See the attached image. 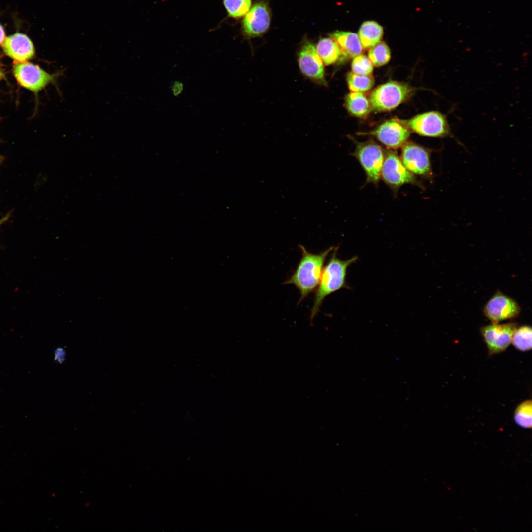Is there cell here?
<instances>
[{
    "mask_svg": "<svg viewBox=\"0 0 532 532\" xmlns=\"http://www.w3.org/2000/svg\"><path fill=\"white\" fill-rule=\"evenodd\" d=\"M383 34L382 27L373 21L364 22L359 30V37L363 47L371 48L380 42Z\"/></svg>",
    "mask_w": 532,
    "mask_h": 532,
    "instance_id": "obj_16",
    "label": "cell"
},
{
    "mask_svg": "<svg viewBox=\"0 0 532 532\" xmlns=\"http://www.w3.org/2000/svg\"><path fill=\"white\" fill-rule=\"evenodd\" d=\"M4 220V219L0 220V224L2 223V222Z\"/></svg>",
    "mask_w": 532,
    "mask_h": 532,
    "instance_id": "obj_29",
    "label": "cell"
},
{
    "mask_svg": "<svg viewBox=\"0 0 532 532\" xmlns=\"http://www.w3.org/2000/svg\"><path fill=\"white\" fill-rule=\"evenodd\" d=\"M270 20L267 5L264 2H257L245 15L242 23L243 33L249 38L261 35L268 29Z\"/></svg>",
    "mask_w": 532,
    "mask_h": 532,
    "instance_id": "obj_13",
    "label": "cell"
},
{
    "mask_svg": "<svg viewBox=\"0 0 532 532\" xmlns=\"http://www.w3.org/2000/svg\"><path fill=\"white\" fill-rule=\"evenodd\" d=\"M223 4L229 17L238 19L248 12L252 2L251 0H223Z\"/></svg>",
    "mask_w": 532,
    "mask_h": 532,
    "instance_id": "obj_21",
    "label": "cell"
},
{
    "mask_svg": "<svg viewBox=\"0 0 532 532\" xmlns=\"http://www.w3.org/2000/svg\"><path fill=\"white\" fill-rule=\"evenodd\" d=\"M368 58L373 66H381L387 64L390 59V49L385 43L380 42L370 48Z\"/></svg>",
    "mask_w": 532,
    "mask_h": 532,
    "instance_id": "obj_23",
    "label": "cell"
},
{
    "mask_svg": "<svg viewBox=\"0 0 532 532\" xmlns=\"http://www.w3.org/2000/svg\"><path fill=\"white\" fill-rule=\"evenodd\" d=\"M354 156L358 160L366 176V182L377 184L385 153L383 148L372 141L357 142Z\"/></svg>",
    "mask_w": 532,
    "mask_h": 532,
    "instance_id": "obj_6",
    "label": "cell"
},
{
    "mask_svg": "<svg viewBox=\"0 0 532 532\" xmlns=\"http://www.w3.org/2000/svg\"><path fill=\"white\" fill-rule=\"evenodd\" d=\"M299 247L301 258L293 274L284 282L295 285L299 290L300 297L298 304L317 288L326 259L336 247L331 246L317 254L309 252L303 245H299Z\"/></svg>",
    "mask_w": 532,
    "mask_h": 532,
    "instance_id": "obj_1",
    "label": "cell"
},
{
    "mask_svg": "<svg viewBox=\"0 0 532 532\" xmlns=\"http://www.w3.org/2000/svg\"><path fill=\"white\" fill-rule=\"evenodd\" d=\"M396 119L409 130L421 136L443 138L451 134L447 118L439 111L423 113L409 119Z\"/></svg>",
    "mask_w": 532,
    "mask_h": 532,
    "instance_id": "obj_3",
    "label": "cell"
},
{
    "mask_svg": "<svg viewBox=\"0 0 532 532\" xmlns=\"http://www.w3.org/2000/svg\"><path fill=\"white\" fill-rule=\"evenodd\" d=\"M345 105L351 114L360 118L366 116L371 110L369 100L362 92L349 93L345 99Z\"/></svg>",
    "mask_w": 532,
    "mask_h": 532,
    "instance_id": "obj_18",
    "label": "cell"
},
{
    "mask_svg": "<svg viewBox=\"0 0 532 532\" xmlns=\"http://www.w3.org/2000/svg\"><path fill=\"white\" fill-rule=\"evenodd\" d=\"M347 84L352 92H363L370 90L374 84L371 75H362L349 72L347 75Z\"/></svg>",
    "mask_w": 532,
    "mask_h": 532,
    "instance_id": "obj_20",
    "label": "cell"
},
{
    "mask_svg": "<svg viewBox=\"0 0 532 532\" xmlns=\"http://www.w3.org/2000/svg\"><path fill=\"white\" fill-rule=\"evenodd\" d=\"M514 419L519 426L526 429L532 427V401L526 400L520 403L514 412Z\"/></svg>",
    "mask_w": 532,
    "mask_h": 532,
    "instance_id": "obj_22",
    "label": "cell"
},
{
    "mask_svg": "<svg viewBox=\"0 0 532 532\" xmlns=\"http://www.w3.org/2000/svg\"><path fill=\"white\" fill-rule=\"evenodd\" d=\"M4 53L16 62H24L33 57V42L25 34L16 33L6 37L2 43Z\"/></svg>",
    "mask_w": 532,
    "mask_h": 532,
    "instance_id": "obj_14",
    "label": "cell"
},
{
    "mask_svg": "<svg viewBox=\"0 0 532 532\" xmlns=\"http://www.w3.org/2000/svg\"><path fill=\"white\" fill-rule=\"evenodd\" d=\"M66 352L62 347L57 348L54 352V360L57 363H62L65 358Z\"/></svg>",
    "mask_w": 532,
    "mask_h": 532,
    "instance_id": "obj_25",
    "label": "cell"
},
{
    "mask_svg": "<svg viewBox=\"0 0 532 532\" xmlns=\"http://www.w3.org/2000/svg\"><path fill=\"white\" fill-rule=\"evenodd\" d=\"M14 75L22 87L34 92L41 91L50 84H57L63 71L50 74L38 66L27 61L16 62L13 66Z\"/></svg>",
    "mask_w": 532,
    "mask_h": 532,
    "instance_id": "obj_5",
    "label": "cell"
},
{
    "mask_svg": "<svg viewBox=\"0 0 532 532\" xmlns=\"http://www.w3.org/2000/svg\"><path fill=\"white\" fill-rule=\"evenodd\" d=\"M400 160L412 174L425 178L432 177L430 153L423 147L410 142L402 146Z\"/></svg>",
    "mask_w": 532,
    "mask_h": 532,
    "instance_id": "obj_9",
    "label": "cell"
},
{
    "mask_svg": "<svg viewBox=\"0 0 532 532\" xmlns=\"http://www.w3.org/2000/svg\"><path fill=\"white\" fill-rule=\"evenodd\" d=\"M5 39V32L3 27L0 24V45L4 42Z\"/></svg>",
    "mask_w": 532,
    "mask_h": 532,
    "instance_id": "obj_27",
    "label": "cell"
},
{
    "mask_svg": "<svg viewBox=\"0 0 532 532\" xmlns=\"http://www.w3.org/2000/svg\"><path fill=\"white\" fill-rule=\"evenodd\" d=\"M183 89L182 84L180 82H175L172 86V91L174 95H178L181 93Z\"/></svg>",
    "mask_w": 532,
    "mask_h": 532,
    "instance_id": "obj_26",
    "label": "cell"
},
{
    "mask_svg": "<svg viewBox=\"0 0 532 532\" xmlns=\"http://www.w3.org/2000/svg\"><path fill=\"white\" fill-rule=\"evenodd\" d=\"M316 49L325 65L337 62L341 59L342 53L337 43L331 37H324L318 42Z\"/></svg>",
    "mask_w": 532,
    "mask_h": 532,
    "instance_id": "obj_17",
    "label": "cell"
},
{
    "mask_svg": "<svg viewBox=\"0 0 532 532\" xmlns=\"http://www.w3.org/2000/svg\"><path fill=\"white\" fill-rule=\"evenodd\" d=\"M412 92L407 84L388 82L371 92L369 100L371 108L377 112L391 111L404 101Z\"/></svg>",
    "mask_w": 532,
    "mask_h": 532,
    "instance_id": "obj_4",
    "label": "cell"
},
{
    "mask_svg": "<svg viewBox=\"0 0 532 532\" xmlns=\"http://www.w3.org/2000/svg\"><path fill=\"white\" fill-rule=\"evenodd\" d=\"M298 62L305 76L319 84H326L324 64L313 43L307 41L303 44L298 53Z\"/></svg>",
    "mask_w": 532,
    "mask_h": 532,
    "instance_id": "obj_11",
    "label": "cell"
},
{
    "mask_svg": "<svg viewBox=\"0 0 532 532\" xmlns=\"http://www.w3.org/2000/svg\"><path fill=\"white\" fill-rule=\"evenodd\" d=\"M511 343L518 350L528 351L532 349V328L528 325L517 327L512 338Z\"/></svg>",
    "mask_w": 532,
    "mask_h": 532,
    "instance_id": "obj_19",
    "label": "cell"
},
{
    "mask_svg": "<svg viewBox=\"0 0 532 532\" xmlns=\"http://www.w3.org/2000/svg\"><path fill=\"white\" fill-rule=\"evenodd\" d=\"M517 328L516 323H496L480 329V332L487 346L489 356L504 352L511 343L513 333Z\"/></svg>",
    "mask_w": 532,
    "mask_h": 532,
    "instance_id": "obj_8",
    "label": "cell"
},
{
    "mask_svg": "<svg viewBox=\"0 0 532 532\" xmlns=\"http://www.w3.org/2000/svg\"><path fill=\"white\" fill-rule=\"evenodd\" d=\"M520 312L517 302L499 291L492 296L483 309L484 316L493 324L513 319Z\"/></svg>",
    "mask_w": 532,
    "mask_h": 532,
    "instance_id": "obj_10",
    "label": "cell"
},
{
    "mask_svg": "<svg viewBox=\"0 0 532 532\" xmlns=\"http://www.w3.org/2000/svg\"><path fill=\"white\" fill-rule=\"evenodd\" d=\"M330 37L338 45L342 53L341 60L354 58L361 54L363 47L359 36L350 32L336 31L332 33Z\"/></svg>",
    "mask_w": 532,
    "mask_h": 532,
    "instance_id": "obj_15",
    "label": "cell"
},
{
    "mask_svg": "<svg viewBox=\"0 0 532 532\" xmlns=\"http://www.w3.org/2000/svg\"><path fill=\"white\" fill-rule=\"evenodd\" d=\"M3 75V73L2 72L1 70L0 69V80L2 78Z\"/></svg>",
    "mask_w": 532,
    "mask_h": 532,
    "instance_id": "obj_28",
    "label": "cell"
},
{
    "mask_svg": "<svg viewBox=\"0 0 532 532\" xmlns=\"http://www.w3.org/2000/svg\"><path fill=\"white\" fill-rule=\"evenodd\" d=\"M381 177L395 193L397 192L401 186L406 184L421 186L416 176L406 168L400 158L392 151L385 153Z\"/></svg>",
    "mask_w": 532,
    "mask_h": 532,
    "instance_id": "obj_7",
    "label": "cell"
},
{
    "mask_svg": "<svg viewBox=\"0 0 532 532\" xmlns=\"http://www.w3.org/2000/svg\"><path fill=\"white\" fill-rule=\"evenodd\" d=\"M351 68L352 72L356 74L371 75L373 70V65L368 57L360 54L353 58Z\"/></svg>",
    "mask_w": 532,
    "mask_h": 532,
    "instance_id": "obj_24",
    "label": "cell"
},
{
    "mask_svg": "<svg viewBox=\"0 0 532 532\" xmlns=\"http://www.w3.org/2000/svg\"><path fill=\"white\" fill-rule=\"evenodd\" d=\"M338 247L332 251L326 265L324 267L321 278L317 287L311 311L310 320L312 322L319 312L325 298L330 294L340 289L346 287L347 271L351 264L354 263L357 257L343 260L337 257Z\"/></svg>",
    "mask_w": 532,
    "mask_h": 532,
    "instance_id": "obj_2",
    "label": "cell"
},
{
    "mask_svg": "<svg viewBox=\"0 0 532 532\" xmlns=\"http://www.w3.org/2000/svg\"><path fill=\"white\" fill-rule=\"evenodd\" d=\"M367 134L374 136L388 148L396 149L406 143L410 132L396 119H393L382 123Z\"/></svg>",
    "mask_w": 532,
    "mask_h": 532,
    "instance_id": "obj_12",
    "label": "cell"
}]
</instances>
